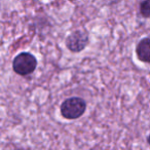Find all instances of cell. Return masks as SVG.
I'll list each match as a JSON object with an SVG mask.
<instances>
[{
    "mask_svg": "<svg viewBox=\"0 0 150 150\" xmlns=\"http://www.w3.org/2000/svg\"><path fill=\"white\" fill-rule=\"evenodd\" d=\"M86 104L83 99L73 97L65 100L61 105V114L64 118L76 119L84 113Z\"/></svg>",
    "mask_w": 150,
    "mask_h": 150,
    "instance_id": "obj_1",
    "label": "cell"
},
{
    "mask_svg": "<svg viewBox=\"0 0 150 150\" xmlns=\"http://www.w3.org/2000/svg\"><path fill=\"white\" fill-rule=\"evenodd\" d=\"M140 13L142 17L150 18V0H144L140 5Z\"/></svg>",
    "mask_w": 150,
    "mask_h": 150,
    "instance_id": "obj_5",
    "label": "cell"
},
{
    "mask_svg": "<svg viewBox=\"0 0 150 150\" xmlns=\"http://www.w3.org/2000/svg\"><path fill=\"white\" fill-rule=\"evenodd\" d=\"M147 142H148V144L150 145V135H149V137L147 138Z\"/></svg>",
    "mask_w": 150,
    "mask_h": 150,
    "instance_id": "obj_6",
    "label": "cell"
},
{
    "mask_svg": "<svg viewBox=\"0 0 150 150\" xmlns=\"http://www.w3.org/2000/svg\"><path fill=\"white\" fill-rule=\"evenodd\" d=\"M136 52L140 61L150 63V37L144 38L138 43Z\"/></svg>",
    "mask_w": 150,
    "mask_h": 150,
    "instance_id": "obj_4",
    "label": "cell"
},
{
    "mask_svg": "<svg viewBox=\"0 0 150 150\" xmlns=\"http://www.w3.org/2000/svg\"><path fill=\"white\" fill-rule=\"evenodd\" d=\"M36 66H37V61L35 57L29 52H22L18 54L13 62V71L22 76H26L34 72Z\"/></svg>",
    "mask_w": 150,
    "mask_h": 150,
    "instance_id": "obj_2",
    "label": "cell"
},
{
    "mask_svg": "<svg viewBox=\"0 0 150 150\" xmlns=\"http://www.w3.org/2000/svg\"><path fill=\"white\" fill-rule=\"evenodd\" d=\"M88 36L83 31H75L71 33L66 39V45L69 50L79 52L88 45Z\"/></svg>",
    "mask_w": 150,
    "mask_h": 150,
    "instance_id": "obj_3",
    "label": "cell"
}]
</instances>
